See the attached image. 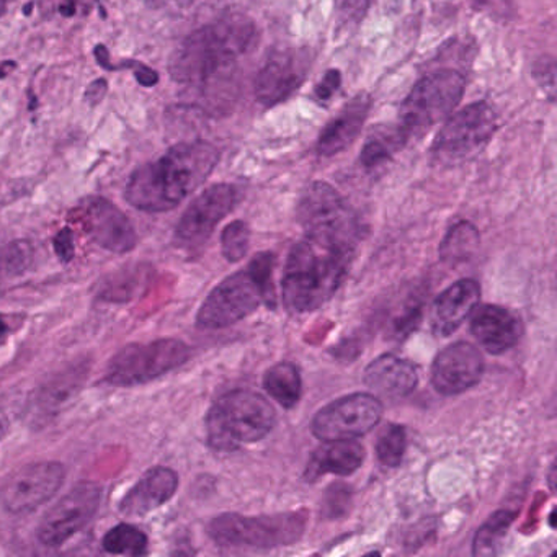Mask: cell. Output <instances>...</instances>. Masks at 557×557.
Segmentation results:
<instances>
[{
    "label": "cell",
    "mask_w": 557,
    "mask_h": 557,
    "mask_svg": "<svg viewBox=\"0 0 557 557\" xmlns=\"http://www.w3.org/2000/svg\"><path fill=\"white\" fill-rule=\"evenodd\" d=\"M357 243L305 233L289 250L282 278L283 305L292 314L321 308L338 292L357 253Z\"/></svg>",
    "instance_id": "1"
},
{
    "label": "cell",
    "mask_w": 557,
    "mask_h": 557,
    "mask_svg": "<svg viewBox=\"0 0 557 557\" xmlns=\"http://www.w3.org/2000/svg\"><path fill=\"white\" fill-rule=\"evenodd\" d=\"M218 162L220 151L211 143H182L132 175L126 185V201L146 213L174 210L205 184Z\"/></svg>",
    "instance_id": "2"
},
{
    "label": "cell",
    "mask_w": 557,
    "mask_h": 557,
    "mask_svg": "<svg viewBox=\"0 0 557 557\" xmlns=\"http://www.w3.org/2000/svg\"><path fill=\"white\" fill-rule=\"evenodd\" d=\"M259 30L244 15H226L188 35L172 54L169 73L188 86H205L252 53Z\"/></svg>",
    "instance_id": "3"
},
{
    "label": "cell",
    "mask_w": 557,
    "mask_h": 557,
    "mask_svg": "<svg viewBox=\"0 0 557 557\" xmlns=\"http://www.w3.org/2000/svg\"><path fill=\"white\" fill-rule=\"evenodd\" d=\"M273 265L275 257L262 252L246 270L224 278L201 305L197 314L198 327L205 331L226 329L249 318L262 305L275 308Z\"/></svg>",
    "instance_id": "4"
},
{
    "label": "cell",
    "mask_w": 557,
    "mask_h": 557,
    "mask_svg": "<svg viewBox=\"0 0 557 557\" xmlns=\"http://www.w3.org/2000/svg\"><path fill=\"white\" fill-rule=\"evenodd\" d=\"M272 404L249 389H234L214 400L207 416L208 445L216 451H236L265 438L275 426Z\"/></svg>",
    "instance_id": "5"
},
{
    "label": "cell",
    "mask_w": 557,
    "mask_h": 557,
    "mask_svg": "<svg viewBox=\"0 0 557 557\" xmlns=\"http://www.w3.org/2000/svg\"><path fill=\"white\" fill-rule=\"evenodd\" d=\"M308 523L306 511L246 517L223 513L208 524V534L221 547L230 549H275L301 540Z\"/></svg>",
    "instance_id": "6"
},
{
    "label": "cell",
    "mask_w": 557,
    "mask_h": 557,
    "mask_svg": "<svg viewBox=\"0 0 557 557\" xmlns=\"http://www.w3.org/2000/svg\"><path fill=\"white\" fill-rule=\"evenodd\" d=\"M466 79L455 70L426 74L413 86L400 107L399 123L409 139L443 122L461 102Z\"/></svg>",
    "instance_id": "7"
},
{
    "label": "cell",
    "mask_w": 557,
    "mask_h": 557,
    "mask_svg": "<svg viewBox=\"0 0 557 557\" xmlns=\"http://www.w3.org/2000/svg\"><path fill=\"white\" fill-rule=\"evenodd\" d=\"M190 357V345L178 338H159L149 344L126 345L110 360L106 381L112 386H143L177 370Z\"/></svg>",
    "instance_id": "8"
},
{
    "label": "cell",
    "mask_w": 557,
    "mask_h": 557,
    "mask_svg": "<svg viewBox=\"0 0 557 557\" xmlns=\"http://www.w3.org/2000/svg\"><path fill=\"white\" fill-rule=\"evenodd\" d=\"M298 220L305 233H321L361 243L363 226L357 211L327 182H312L298 205Z\"/></svg>",
    "instance_id": "9"
},
{
    "label": "cell",
    "mask_w": 557,
    "mask_h": 557,
    "mask_svg": "<svg viewBox=\"0 0 557 557\" xmlns=\"http://www.w3.org/2000/svg\"><path fill=\"white\" fill-rule=\"evenodd\" d=\"M497 132V115L488 103H471L446 119L433 141L432 152L442 161H459L478 154Z\"/></svg>",
    "instance_id": "10"
},
{
    "label": "cell",
    "mask_w": 557,
    "mask_h": 557,
    "mask_svg": "<svg viewBox=\"0 0 557 557\" xmlns=\"http://www.w3.org/2000/svg\"><path fill=\"white\" fill-rule=\"evenodd\" d=\"M383 403L371 393H354L332 400L312 419V433L321 442L357 440L370 433L383 417Z\"/></svg>",
    "instance_id": "11"
},
{
    "label": "cell",
    "mask_w": 557,
    "mask_h": 557,
    "mask_svg": "<svg viewBox=\"0 0 557 557\" xmlns=\"http://www.w3.org/2000/svg\"><path fill=\"white\" fill-rule=\"evenodd\" d=\"M102 492V485L92 481L74 485L45 513L37 528L38 541L48 547L63 546L96 517Z\"/></svg>",
    "instance_id": "12"
},
{
    "label": "cell",
    "mask_w": 557,
    "mask_h": 557,
    "mask_svg": "<svg viewBox=\"0 0 557 557\" xmlns=\"http://www.w3.org/2000/svg\"><path fill=\"white\" fill-rule=\"evenodd\" d=\"M66 478L61 462L41 461L24 466L0 485V504L9 513L25 515L54 497Z\"/></svg>",
    "instance_id": "13"
},
{
    "label": "cell",
    "mask_w": 557,
    "mask_h": 557,
    "mask_svg": "<svg viewBox=\"0 0 557 557\" xmlns=\"http://www.w3.org/2000/svg\"><path fill=\"white\" fill-rule=\"evenodd\" d=\"M239 190L231 184H216L198 195L175 227V244L195 250L207 244L218 224L236 208Z\"/></svg>",
    "instance_id": "14"
},
{
    "label": "cell",
    "mask_w": 557,
    "mask_h": 557,
    "mask_svg": "<svg viewBox=\"0 0 557 557\" xmlns=\"http://www.w3.org/2000/svg\"><path fill=\"white\" fill-rule=\"evenodd\" d=\"M311 53L299 48L276 50L257 74L253 90L262 106L275 107L289 99L311 73Z\"/></svg>",
    "instance_id": "15"
},
{
    "label": "cell",
    "mask_w": 557,
    "mask_h": 557,
    "mask_svg": "<svg viewBox=\"0 0 557 557\" xmlns=\"http://www.w3.org/2000/svg\"><path fill=\"white\" fill-rule=\"evenodd\" d=\"M77 223L87 236L113 253H126L135 249L136 231L122 210L106 198L90 197L76 208Z\"/></svg>",
    "instance_id": "16"
},
{
    "label": "cell",
    "mask_w": 557,
    "mask_h": 557,
    "mask_svg": "<svg viewBox=\"0 0 557 557\" xmlns=\"http://www.w3.org/2000/svg\"><path fill=\"white\" fill-rule=\"evenodd\" d=\"M481 350L469 342H455L436 355L432 364V384L442 396H458L472 389L484 374Z\"/></svg>",
    "instance_id": "17"
},
{
    "label": "cell",
    "mask_w": 557,
    "mask_h": 557,
    "mask_svg": "<svg viewBox=\"0 0 557 557\" xmlns=\"http://www.w3.org/2000/svg\"><path fill=\"white\" fill-rule=\"evenodd\" d=\"M469 319L472 337L492 355L511 350L523 335L520 318L504 306L478 305Z\"/></svg>",
    "instance_id": "18"
},
{
    "label": "cell",
    "mask_w": 557,
    "mask_h": 557,
    "mask_svg": "<svg viewBox=\"0 0 557 557\" xmlns=\"http://www.w3.org/2000/svg\"><path fill=\"white\" fill-rule=\"evenodd\" d=\"M178 488V475L174 469L156 466L149 469L135 487L120 500V511L126 517H143L162 507L174 497Z\"/></svg>",
    "instance_id": "19"
},
{
    "label": "cell",
    "mask_w": 557,
    "mask_h": 557,
    "mask_svg": "<svg viewBox=\"0 0 557 557\" xmlns=\"http://www.w3.org/2000/svg\"><path fill=\"white\" fill-rule=\"evenodd\" d=\"M364 384L384 399H404L416 391L419 371L410 361L384 354L368 364Z\"/></svg>",
    "instance_id": "20"
},
{
    "label": "cell",
    "mask_w": 557,
    "mask_h": 557,
    "mask_svg": "<svg viewBox=\"0 0 557 557\" xmlns=\"http://www.w3.org/2000/svg\"><path fill=\"white\" fill-rule=\"evenodd\" d=\"M481 301V285L475 280H459L448 286L433 305L432 327L436 335L448 337L461 327Z\"/></svg>",
    "instance_id": "21"
},
{
    "label": "cell",
    "mask_w": 557,
    "mask_h": 557,
    "mask_svg": "<svg viewBox=\"0 0 557 557\" xmlns=\"http://www.w3.org/2000/svg\"><path fill=\"white\" fill-rule=\"evenodd\" d=\"M370 109L371 99L364 94H360L350 102L345 103L342 112L322 129L318 145H315L318 154L321 158H332V156L341 154L342 151L350 148L360 135Z\"/></svg>",
    "instance_id": "22"
},
{
    "label": "cell",
    "mask_w": 557,
    "mask_h": 557,
    "mask_svg": "<svg viewBox=\"0 0 557 557\" xmlns=\"http://www.w3.org/2000/svg\"><path fill=\"white\" fill-rule=\"evenodd\" d=\"M364 453L363 445L357 440H331L322 442V445L315 449L314 455L309 459L306 466V481H318L325 474L347 475L354 474L363 465Z\"/></svg>",
    "instance_id": "23"
},
{
    "label": "cell",
    "mask_w": 557,
    "mask_h": 557,
    "mask_svg": "<svg viewBox=\"0 0 557 557\" xmlns=\"http://www.w3.org/2000/svg\"><path fill=\"white\" fill-rule=\"evenodd\" d=\"M263 389L285 409L298 406L302 393V381L298 367L289 361L273 364L263 376Z\"/></svg>",
    "instance_id": "24"
},
{
    "label": "cell",
    "mask_w": 557,
    "mask_h": 557,
    "mask_svg": "<svg viewBox=\"0 0 557 557\" xmlns=\"http://www.w3.org/2000/svg\"><path fill=\"white\" fill-rule=\"evenodd\" d=\"M407 143H409V136L399 125L384 126L367 139L360 154V162L367 169L377 168L389 161Z\"/></svg>",
    "instance_id": "25"
},
{
    "label": "cell",
    "mask_w": 557,
    "mask_h": 557,
    "mask_svg": "<svg viewBox=\"0 0 557 557\" xmlns=\"http://www.w3.org/2000/svg\"><path fill=\"white\" fill-rule=\"evenodd\" d=\"M479 247V233L474 224L459 221L451 227L440 246V257L448 265H458L471 259Z\"/></svg>",
    "instance_id": "26"
},
{
    "label": "cell",
    "mask_w": 557,
    "mask_h": 557,
    "mask_svg": "<svg viewBox=\"0 0 557 557\" xmlns=\"http://www.w3.org/2000/svg\"><path fill=\"white\" fill-rule=\"evenodd\" d=\"M35 250L27 240H15L0 250V286L22 278L34 265Z\"/></svg>",
    "instance_id": "27"
},
{
    "label": "cell",
    "mask_w": 557,
    "mask_h": 557,
    "mask_svg": "<svg viewBox=\"0 0 557 557\" xmlns=\"http://www.w3.org/2000/svg\"><path fill=\"white\" fill-rule=\"evenodd\" d=\"M103 549L115 556H145L148 553V536L133 524L113 527L102 540Z\"/></svg>",
    "instance_id": "28"
},
{
    "label": "cell",
    "mask_w": 557,
    "mask_h": 557,
    "mask_svg": "<svg viewBox=\"0 0 557 557\" xmlns=\"http://www.w3.org/2000/svg\"><path fill=\"white\" fill-rule=\"evenodd\" d=\"M515 511L500 510L492 515L487 523L479 528L475 534L474 546L472 553L474 556H492L497 554V547L500 546L502 537L507 534L508 528L513 523Z\"/></svg>",
    "instance_id": "29"
},
{
    "label": "cell",
    "mask_w": 557,
    "mask_h": 557,
    "mask_svg": "<svg viewBox=\"0 0 557 557\" xmlns=\"http://www.w3.org/2000/svg\"><path fill=\"white\" fill-rule=\"evenodd\" d=\"M407 448L406 426L387 423L376 440V456L384 468H397L403 462Z\"/></svg>",
    "instance_id": "30"
},
{
    "label": "cell",
    "mask_w": 557,
    "mask_h": 557,
    "mask_svg": "<svg viewBox=\"0 0 557 557\" xmlns=\"http://www.w3.org/2000/svg\"><path fill=\"white\" fill-rule=\"evenodd\" d=\"M250 246V227L244 221H233L224 227L221 236L223 256L227 262L237 263L247 256Z\"/></svg>",
    "instance_id": "31"
},
{
    "label": "cell",
    "mask_w": 557,
    "mask_h": 557,
    "mask_svg": "<svg viewBox=\"0 0 557 557\" xmlns=\"http://www.w3.org/2000/svg\"><path fill=\"white\" fill-rule=\"evenodd\" d=\"M373 0H335V21L341 28H354L361 24Z\"/></svg>",
    "instance_id": "32"
},
{
    "label": "cell",
    "mask_w": 557,
    "mask_h": 557,
    "mask_svg": "<svg viewBox=\"0 0 557 557\" xmlns=\"http://www.w3.org/2000/svg\"><path fill=\"white\" fill-rule=\"evenodd\" d=\"M94 0H48L50 12L64 18L81 17L87 15L92 9Z\"/></svg>",
    "instance_id": "33"
},
{
    "label": "cell",
    "mask_w": 557,
    "mask_h": 557,
    "mask_svg": "<svg viewBox=\"0 0 557 557\" xmlns=\"http://www.w3.org/2000/svg\"><path fill=\"white\" fill-rule=\"evenodd\" d=\"M350 495L351 488L347 487V485H332L327 491V502H325V508H327L329 515H332V517L335 515V517H337L338 513L345 511L338 504L344 505V507L350 505Z\"/></svg>",
    "instance_id": "34"
},
{
    "label": "cell",
    "mask_w": 557,
    "mask_h": 557,
    "mask_svg": "<svg viewBox=\"0 0 557 557\" xmlns=\"http://www.w3.org/2000/svg\"><path fill=\"white\" fill-rule=\"evenodd\" d=\"M54 252L60 257L61 262L70 263L76 253V244H74V234L71 230H63L57 234L53 240Z\"/></svg>",
    "instance_id": "35"
},
{
    "label": "cell",
    "mask_w": 557,
    "mask_h": 557,
    "mask_svg": "<svg viewBox=\"0 0 557 557\" xmlns=\"http://www.w3.org/2000/svg\"><path fill=\"white\" fill-rule=\"evenodd\" d=\"M342 76L337 70H331L322 77L321 83L315 86L314 94L319 100H329L334 96L335 90L341 87Z\"/></svg>",
    "instance_id": "36"
},
{
    "label": "cell",
    "mask_w": 557,
    "mask_h": 557,
    "mask_svg": "<svg viewBox=\"0 0 557 557\" xmlns=\"http://www.w3.org/2000/svg\"><path fill=\"white\" fill-rule=\"evenodd\" d=\"M107 89H109V86H107V81L97 79L96 83H92L89 87H87L86 102L92 107L99 106V103L106 99Z\"/></svg>",
    "instance_id": "37"
},
{
    "label": "cell",
    "mask_w": 557,
    "mask_h": 557,
    "mask_svg": "<svg viewBox=\"0 0 557 557\" xmlns=\"http://www.w3.org/2000/svg\"><path fill=\"white\" fill-rule=\"evenodd\" d=\"M9 334H11V327H9L4 315L0 314V347L8 342Z\"/></svg>",
    "instance_id": "38"
},
{
    "label": "cell",
    "mask_w": 557,
    "mask_h": 557,
    "mask_svg": "<svg viewBox=\"0 0 557 557\" xmlns=\"http://www.w3.org/2000/svg\"><path fill=\"white\" fill-rule=\"evenodd\" d=\"M12 2H14V0H0V17L5 15V12H8L9 5H11Z\"/></svg>",
    "instance_id": "39"
},
{
    "label": "cell",
    "mask_w": 557,
    "mask_h": 557,
    "mask_svg": "<svg viewBox=\"0 0 557 557\" xmlns=\"http://www.w3.org/2000/svg\"><path fill=\"white\" fill-rule=\"evenodd\" d=\"M178 5H182V8H190V5H194L197 0H175Z\"/></svg>",
    "instance_id": "40"
},
{
    "label": "cell",
    "mask_w": 557,
    "mask_h": 557,
    "mask_svg": "<svg viewBox=\"0 0 557 557\" xmlns=\"http://www.w3.org/2000/svg\"><path fill=\"white\" fill-rule=\"evenodd\" d=\"M2 435H4V426L0 423V438H2Z\"/></svg>",
    "instance_id": "41"
}]
</instances>
